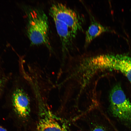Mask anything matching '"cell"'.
Wrapping results in <instances>:
<instances>
[{"label":"cell","mask_w":131,"mask_h":131,"mask_svg":"<svg viewBox=\"0 0 131 131\" xmlns=\"http://www.w3.org/2000/svg\"><path fill=\"white\" fill-rule=\"evenodd\" d=\"M26 33L32 45H44L50 51L53 50L49 38V24L48 17L44 12L38 8L27 11Z\"/></svg>","instance_id":"obj_1"},{"label":"cell","mask_w":131,"mask_h":131,"mask_svg":"<svg viewBox=\"0 0 131 131\" xmlns=\"http://www.w3.org/2000/svg\"><path fill=\"white\" fill-rule=\"evenodd\" d=\"M109 110L115 118L125 125H131V102L119 84L114 86L109 95Z\"/></svg>","instance_id":"obj_2"},{"label":"cell","mask_w":131,"mask_h":131,"mask_svg":"<svg viewBox=\"0 0 131 131\" xmlns=\"http://www.w3.org/2000/svg\"><path fill=\"white\" fill-rule=\"evenodd\" d=\"M49 14L53 18L61 21L67 25L76 36L79 31H82V17L74 10L61 3L52 4Z\"/></svg>","instance_id":"obj_3"},{"label":"cell","mask_w":131,"mask_h":131,"mask_svg":"<svg viewBox=\"0 0 131 131\" xmlns=\"http://www.w3.org/2000/svg\"><path fill=\"white\" fill-rule=\"evenodd\" d=\"M39 103V117L36 131H69L66 124L53 114L43 100Z\"/></svg>","instance_id":"obj_4"},{"label":"cell","mask_w":131,"mask_h":131,"mask_svg":"<svg viewBox=\"0 0 131 131\" xmlns=\"http://www.w3.org/2000/svg\"><path fill=\"white\" fill-rule=\"evenodd\" d=\"M23 84L13 90L11 100L14 110L16 115L22 119H26L30 112V99L26 88Z\"/></svg>","instance_id":"obj_5"},{"label":"cell","mask_w":131,"mask_h":131,"mask_svg":"<svg viewBox=\"0 0 131 131\" xmlns=\"http://www.w3.org/2000/svg\"><path fill=\"white\" fill-rule=\"evenodd\" d=\"M104 69L119 71L124 74L131 83V57L122 55H104Z\"/></svg>","instance_id":"obj_6"},{"label":"cell","mask_w":131,"mask_h":131,"mask_svg":"<svg viewBox=\"0 0 131 131\" xmlns=\"http://www.w3.org/2000/svg\"><path fill=\"white\" fill-rule=\"evenodd\" d=\"M53 19L61 41L63 51L64 52L67 51L72 46L74 40L76 36L65 23L55 18Z\"/></svg>","instance_id":"obj_7"},{"label":"cell","mask_w":131,"mask_h":131,"mask_svg":"<svg viewBox=\"0 0 131 131\" xmlns=\"http://www.w3.org/2000/svg\"><path fill=\"white\" fill-rule=\"evenodd\" d=\"M90 14L91 23L85 33V46L88 45L95 38L108 30L107 28L97 21L92 15Z\"/></svg>","instance_id":"obj_8"},{"label":"cell","mask_w":131,"mask_h":131,"mask_svg":"<svg viewBox=\"0 0 131 131\" xmlns=\"http://www.w3.org/2000/svg\"><path fill=\"white\" fill-rule=\"evenodd\" d=\"M90 131H107L103 125L97 124L94 126Z\"/></svg>","instance_id":"obj_9"},{"label":"cell","mask_w":131,"mask_h":131,"mask_svg":"<svg viewBox=\"0 0 131 131\" xmlns=\"http://www.w3.org/2000/svg\"><path fill=\"white\" fill-rule=\"evenodd\" d=\"M1 80L0 79V95L1 92L2 87L3 84Z\"/></svg>","instance_id":"obj_10"},{"label":"cell","mask_w":131,"mask_h":131,"mask_svg":"<svg viewBox=\"0 0 131 131\" xmlns=\"http://www.w3.org/2000/svg\"><path fill=\"white\" fill-rule=\"evenodd\" d=\"M0 131H8L5 129L0 126Z\"/></svg>","instance_id":"obj_11"}]
</instances>
